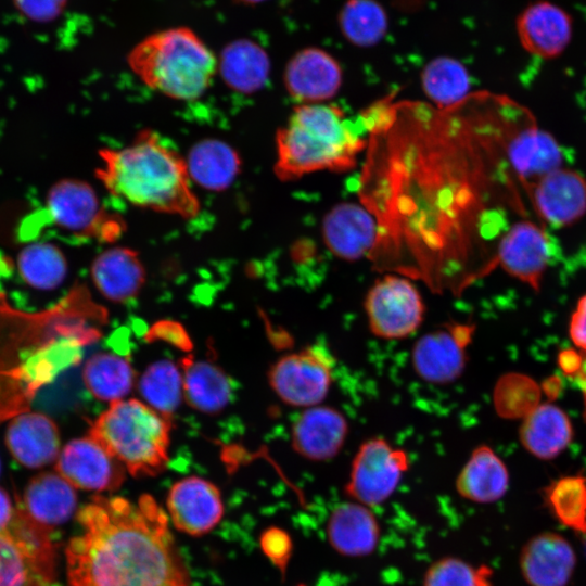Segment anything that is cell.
<instances>
[{"instance_id":"1","label":"cell","mask_w":586,"mask_h":586,"mask_svg":"<svg viewBox=\"0 0 586 586\" xmlns=\"http://www.w3.org/2000/svg\"><path fill=\"white\" fill-rule=\"evenodd\" d=\"M65 549L68 586H190L168 515L150 495L94 496Z\"/></svg>"},{"instance_id":"2","label":"cell","mask_w":586,"mask_h":586,"mask_svg":"<svg viewBox=\"0 0 586 586\" xmlns=\"http://www.w3.org/2000/svg\"><path fill=\"white\" fill-rule=\"evenodd\" d=\"M106 316L85 286L40 313L17 310L0 293V421L29 410L40 387L79 361L81 347L100 335L89 321Z\"/></svg>"},{"instance_id":"3","label":"cell","mask_w":586,"mask_h":586,"mask_svg":"<svg viewBox=\"0 0 586 586\" xmlns=\"http://www.w3.org/2000/svg\"><path fill=\"white\" fill-rule=\"evenodd\" d=\"M97 176L114 196L158 213L194 218L200 201L186 158L152 130H142L123 148L99 151Z\"/></svg>"},{"instance_id":"4","label":"cell","mask_w":586,"mask_h":586,"mask_svg":"<svg viewBox=\"0 0 586 586\" xmlns=\"http://www.w3.org/2000/svg\"><path fill=\"white\" fill-rule=\"evenodd\" d=\"M365 146L337 105L301 104L277 131L273 170L283 181L319 170H349Z\"/></svg>"},{"instance_id":"5","label":"cell","mask_w":586,"mask_h":586,"mask_svg":"<svg viewBox=\"0 0 586 586\" xmlns=\"http://www.w3.org/2000/svg\"><path fill=\"white\" fill-rule=\"evenodd\" d=\"M127 63L146 87L178 101L201 98L218 71L214 53L186 26L146 36L129 51Z\"/></svg>"},{"instance_id":"6","label":"cell","mask_w":586,"mask_h":586,"mask_svg":"<svg viewBox=\"0 0 586 586\" xmlns=\"http://www.w3.org/2000/svg\"><path fill=\"white\" fill-rule=\"evenodd\" d=\"M169 419L138 399L117 400L91 424L89 435L133 476H153L168 462Z\"/></svg>"},{"instance_id":"7","label":"cell","mask_w":586,"mask_h":586,"mask_svg":"<svg viewBox=\"0 0 586 586\" xmlns=\"http://www.w3.org/2000/svg\"><path fill=\"white\" fill-rule=\"evenodd\" d=\"M50 528L18 506L0 531V586H56V545Z\"/></svg>"},{"instance_id":"8","label":"cell","mask_w":586,"mask_h":586,"mask_svg":"<svg viewBox=\"0 0 586 586\" xmlns=\"http://www.w3.org/2000/svg\"><path fill=\"white\" fill-rule=\"evenodd\" d=\"M502 148L507 165L524 187L561 167L563 152L552 135L540 128L533 114L505 97Z\"/></svg>"},{"instance_id":"9","label":"cell","mask_w":586,"mask_h":586,"mask_svg":"<svg viewBox=\"0 0 586 586\" xmlns=\"http://www.w3.org/2000/svg\"><path fill=\"white\" fill-rule=\"evenodd\" d=\"M48 217L76 237L112 241L123 231V220L107 212L95 191L79 179H62L47 194Z\"/></svg>"},{"instance_id":"10","label":"cell","mask_w":586,"mask_h":586,"mask_svg":"<svg viewBox=\"0 0 586 586\" xmlns=\"http://www.w3.org/2000/svg\"><path fill=\"white\" fill-rule=\"evenodd\" d=\"M335 360L321 345H309L280 357L268 371L276 395L286 405L308 408L320 405L333 381Z\"/></svg>"},{"instance_id":"11","label":"cell","mask_w":586,"mask_h":586,"mask_svg":"<svg viewBox=\"0 0 586 586\" xmlns=\"http://www.w3.org/2000/svg\"><path fill=\"white\" fill-rule=\"evenodd\" d=\"M364 309L373 335L402 340L420 328L425 305L418 288L409 279L388 273L368 290Z\"/></svg>"},{"instance_id":"12","label":"cell","mask_w":586,"mask_h":586,"mask_svg":"<svg viewBox=\"0 0 586 586\" xmlns=\"http://www.w3.org/2000/svg\"><path fill=\"white\" fill-rule=\"evenodd\" d=\"M410 466L407 453L382 437L365 441L357 449L344 485L351 499L371 508L385 502Z\"/></svg>"},{"instance_id":"13","label":"cell","mask_w":586,"mask_h":586,"mask_svg":"<svg viewBox=\"0 0 586 586\" xmlns=\"http://www.w3.org/2000/svg\"><path fill=\"white\" fill-rule=\"evenodd\" d=\"M474 327L448 322L421 335L411 348L416 374L432 384H448L463 372Z\"/></svg>"},{"instance_id":"14","label":"cell","mask_w":586,"mask_h":586,"mask_svg":"<svg viewBox=\"0 0 586 586\" xmlns=\"http://www.w3.org/2000/svg\"><path fill=\"white\" fill-rule=\"evenodd\" d=\"M552 256L553 244L549 234L537 224L521 220L514 222L500 238L487 272L499 266L511 277L539 291Z\"/></svg>"},{"instance_id":"15","label":"cell","mask_w":586,"mask_h":586,"mask_svg":"<svg viewBox=\"0 0 586 586\" xmlns=\"http://www.w3.org/2000/svg\"><path fill=\"white\" fill-rule=\"evenodd\" d=\"M538 217L552 228L575 224L586 214V179L559 167L524 186Z\"/></svg>"},{"instance_id":"16","label":"cell","mask_w":586,"mask_h":586,"mask_svg":"<svg viewBox=\"0 0 586 586\" xmlns=\"http://www.w3.org/2000/svg\"><path fill=\"white\" fill-rule=\"evenodd\" d=\"M55 470L75 488L94 492H113L126 477L122 462L90 435L68 442Z\"/></svg>"},{"instance_id":"17","label":"cell","mask_w":586,"mask_h":586,"mask_svg":"<svg viewBox=\"0 0 586 586\" xmlns=\"http://www.w3.org/2000/svg\"><path fill=\"white\" fill-rule=\"evenodd\" d=\"M343 81L339 61L318 47L298 50L285 65L283 82L289 94L303 104H316L333 98Z\"/></svg>"},{"instance_id":"18","label":"cell","mask_w":586,"mask_h":586,"mask_svg":"<svg viewBox=\"0 0 586 586\" xmlns=\"http://www.w3.org/2000/svg\"><path fill=\"white\" fill-rule=\"evenodd\" d=\"M167 508L174 526L192 536L211 532L224 513L217 486L198 476L184 477L170 487Z\"/></svg>"},{"instance_id":"19","label":"cell","mask_w":586,"mask_h":586,"mask_svg":"<svg viewBox=\"0 0 586 586\" xmlns=\"http://www.w3.org/2000/svg\"><path fill=\"white\" fill-rule=\"evenodd\" d=\"M345 416L334 407L316 405L305 408L294 420L291 445L310 461H328L339 455L348 434Z\"/></svg>"},{"instance_id":"20","label":"cell","mask_w":586,"mask_h":586,"mask_svg":"<svg viewBox=\"0 0 586 586\" xmlns=\"http://www.w3.org/2000/svg\"><path fill=\"white\" fill-rule=\"evenodd\" d=\"M573 33L570 14L550 1L527 5L517 18V35L523 49L540 59H553L563 53Z\"/></svg>"},{"instance_id":"21","label":"cell","mask_w":586,"mask_h":586,"mask_svg":"<svg viewBox=\"0 0 586 586\" xmlns=\"http://www.w3.org/2000/svg\"><path fill=\"white\" fill-rule=\"evenodd\" d=\"M322 237L330 252L345 260L370 256L379 238V225L356 203L333 206L322 221Z\"/></svg>"},{"instance_id":"22","label":"cell","mask_w":586,"mask_h":586,"mask_svg":"<svg viewBox=\"0 0 586 586\" xmlns=\"http://www.w3.org/2000/svg\"><path fill=\"white\" fill-rule=\"evenodd\" d=\"M381 527L372 508L355 500L336 505L326 522L330 547L348 558L367 557L379 546Z\"/></svg>"},{"instance_id":"23","label":"cell","mask_w":586,"mask_h":586,"mask_svg":"<svg viewBox=\"0 0 586 586\" xmlns=\"http://www.w3.org/2000/svg\"><path fill=\"white\" fill-rule=\"evenodd\" d=\"M575 564L573 547L553 532L533 536L520 553V569L530 586H566Z\"/></svg>"},{"instance_id":"24","label":"cell","mask_w":586,"mask_h":586,"mask_svg":"<svg viewBox=\"0 0 586 586\" xmlns=\"http://www.w3.org/2000/svg\"><path fill=\"white\" fill-rule=\"evenodd\" d=\"M60 441L54 421L37 411L14 416L5 431V444L12 457L31 469L53 462L60 454Z\"/></svg>"},{"instance_id":"25","label":"cell","mask_w":586,"mask_h":586,"mask_svg":"<svg viewBox=\"0 0 586 586\" xmlns=\"http://www.w3.org/2000/svg\"><path fill=\"white\" fill-rule=\"evenodd\" d=\"M90 275L99 292L116 303L136 297L145 281L139 255L124 246L111 247L99 254L92 262Z\"/></svg>"},{"instance_id":"26","label":"cell","mask_w":586,"mask_h":586,"mask_svg":"<svg viewBox=\"0 0 586 586\" xmlns=\"http://www.w3.org/2000/svg\"><path fill=\"white\" fill-rule=\"evenodd\" d=\"M76 502L72 484L59 473L42 472L27 484L21 507L36 522L52 530L73 514Z\"/></svg>"},{"instance_id":"27","label":"cell","mask_w":586,"mask_h":586,"mask_svg":"<svg viewBox=\"0 0 586 586\" xmlns=\"http://www.w3.org/2000/svg\"><path fill=\"white\" fill-rule=\"evenodd\" d=\"M456 491L464 499L477 504L499 500L509 486L504 461L486 445L476 447L456 479Z\"/></svg>"},{"instance_id":"28","label":"cell","mask_w":586,"mask_h":586,"mask_svg":"<svg viewBox=\"0 0 586 586\" xmlns=\"http://www.w3.org/2000/svg\"><path fill=\"white\" fill-rule=\"evenodd\" d=\"M519 435L524 448L533 456L552 459L571 443L573 428L561 408L552 404H543L527 415Z\"/></svg>"},{"instance_id":"29","label":"cell","mask_w":586,"mask_h":586,"mask_svg":"<svg viewBox=\"0 0 586 586\" xmlns=\"http://www.w3.org/2000/svg\"><path fill=\"white\" fill-rule=\"evenodd\" d=\"M218 71L233 90L251 93L262 89L268 80L270 61L266 50L251 39H237L221 51Z\"/></svg>"},{"instance_id":"30","label":"cell","mask_w":586,"mask_h":586,"mask_svg":"<svg viewBox=\"0 0 586 586\" xmlns=\"http://www.w3.org/2000/svg\"><path fill=\"white\" fill-rule=\"evenodd\" d=\"M183 395L188 404L205 413L221 411L231 400L233 383L222 369L211 361L182 358Z\"/></svg>"},{"instance_id":"31","label":"cell","mask_w":586,"mask_h":586,"mask_svg":"<svg viewBox=\"0 0 586 586\" xmlns=\"http://www.w3.org/2000/svg\"><path fill=\"white\" fill-rule=\"evenodd\" d=\"M186 161L191 179L209 190L229 187L239 174L241 163L230 145L217 140L196 143Z\"/></svg>"},{"instance_id":"32","label":"cell","mask_w":586,"mask_h":586,"mask_svg":"<svg viewBox=\"0 0 586 586\" xmlns=\"http://www.w3.org/2000/svg\"><path fill=\"white\" fill-rule=\"evenodd\" d=\"M421 86L440 110L462 102L470 94V76L466 66L451 56H436L421 72Z\"/></svg>"},{"instance_id":"33","label":"cell","mask_w":586,"mask_h":586,"mask_svg":"<svg viewBox=\"0 0 586 586\" xmlns=\"http://www.w3.org/2000/svg\"><path fill=\"white\" fill-rule=\"evenodd\" d=\"M82 380L95 398L113 403L122 400L130 392L135 372L125 358L111 353H99L85 364Z\"/></svg>"},{"instance_id":"34","label":"cell","mask_w":586,"mask_h":586,"mask_svg":"<svg viewBox=\"0 0 586 586\" xmlns=\"http://www.w3.org/2000/svg\"><path fill=\"white\" fill-rule=\"evenodd\" d=\"M342 36L353 46L370 48L386 35L388 17L377 0H346L337 15Z\"/></svg>"},{"instance_id":"35","label":"cell","mask_w":586,"mask_h":586,"mask_svg":"<svg viewBox=\"0 0 586 586\" xmlns=\"http://www.w3.org/2000/svg\"><path fill=\"white\" fill-rule=\"evenodd\" d=\"M17 268L24 282L43 291L56 289L67 273L63 252L47 242H35L25 246L17 256Z\"/></svg>"},{"instance_id":"36","label":"cell","mask_w":586,"mask_h":586,"mask_svg":"<svg viewBox=\"0 0 586 586\" xmlns=\"http://www.w3.org/2000/svg\"><path fill=\"white\" fill-rule=\"evenodd\" d=\"M139 391L151 408L169 419L181 403L182 375L170 360H158L142 374Z\"/></svg>"},{"instance_id":"37","label":"cell","mask_w":586,"mask_h":586,"mask_svg":"<svg viewBox=\"0 0 586 586\" xmlns=\"http://www.w3.org/2000/svg\"><path fill=\"white\" fill-rule=\"evenodd\" d=\"M546 499L562 525L586 534V479L566 476L558 480L546 491Z\"/></svg>"},{"instance_id":"38","label":"cell","mask_w":586,"mask_h":586,"mask_svg":"<svg viewBox=\"0 0 586 586\" xmlns=\"http://www.w3.org/2000/svg\"><path fill=\"white\" fill-rule=\"evenodd\" d=\"M422 586H493V570L457 557H444L426 569Z\"/></svg>"},{"instance_id":"39","label":"cell","mask_w":586,"mask_h":586,"mask_svg":"<svg viewBox=\"0 0 586 586\" xmlns=\"http://www.w3.org/2000/svg\"><path fill=\"white\" fill-rule=\"evenodd\" d=\"M259 545L265 557L285 576L293 553L291 535L279 526H270L262 533Z\"/></svg>"},{"instance_id":"40","label":"cell","mask_w":586,"mask_h":586,"mask_svg":"<svg viewBox=\"0 0 586 586\" xmlns=\"http://www.w3.org/2000/svg\"><path fill=\"white\" fill-rule=\"evenodd\" d=\"M20 11L35 22H51L64 10L67 0H14Z\"/></svg>"},{"instance_id":"41","label":"cell","mask_w":586,"mask_h":586,"mask_svg":"<svg viewBox=\"0 0 586 586\" xmlns=\"http://www.w3.org/2000/svg\"><path fill=\"white\" fill-rule=\"evenodd\" d=\"M146 337L152 341H166L183 351L191 348V341L184 329L173 321H160L155 323L148 332Z\"/></svg>"},{"instance_id":"42","label":"cell","mask_w":586,"mask_h":586,"mask_svg":"<svg viewBox=\"0 0 586 586\" xmlns=\"http://www.w3.org/2000/svg\"><path fill=\"white\" fill-rule=\"evenodd\" d=\"M569 334L575 346L586 352V294L578 300L571 316Z\"/></svg>"},{"instance_id":"43","label":"cell","mask_w":586,"mask_h":586,"mask_svg":"<svg viewBox=\"0 0 586 586\" xmlns=\"http://www.w3.org/2000/svg\"><path fill=\"white\" fill-rule=\"evenodd\" d=\"M15 511L16 508L13 507L9 495L0 487V531L7 530Z\"/></svg>"},{"instance_id":"44","label":"cell","mask_w":586,"mask_h":586,"mask_svg":"<svg viewBox=\"0 0 586 586\" xmlns=\"http://www.w3.org/2000/svg\"><path fill=\"white\" fill-rule=\"evenodd\" d=\"M234 1L244 5H255V4L263 3L267 0H234Z\"/></svg>"},{"instance_id":"45","label":"cell","mask_w":586,"mask_h":586,"mask_svg":"<svg viewBox=\"0 0 586 586\" xmlns=\"http://www.w3.org/2000/svg\"><path fill=\"white\" fill-rule=\"evenodd\" d=\"M298 586H304V585H298Z\"/></svg>"}]
</instances>
